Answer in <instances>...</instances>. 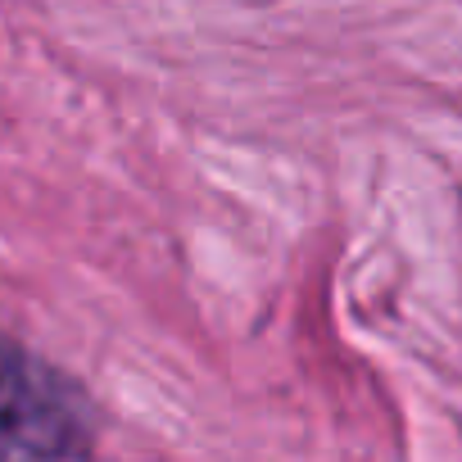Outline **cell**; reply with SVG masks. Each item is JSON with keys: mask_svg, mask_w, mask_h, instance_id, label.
<instances>
[{"mask_svg": "<svg viewBox=\"0 0 462 462\" xmlns=\"http://www.w3.org/2000/svg\"><path fill=\"white\" fill-rule=\"evenodd\" d=\"M96 408L55 363L0 331V462H91Z\"/></svg>", "mask_w": 462, "mask_h": 462, "instance_id": "cell-1", "label": "cell"}]
</instances>
